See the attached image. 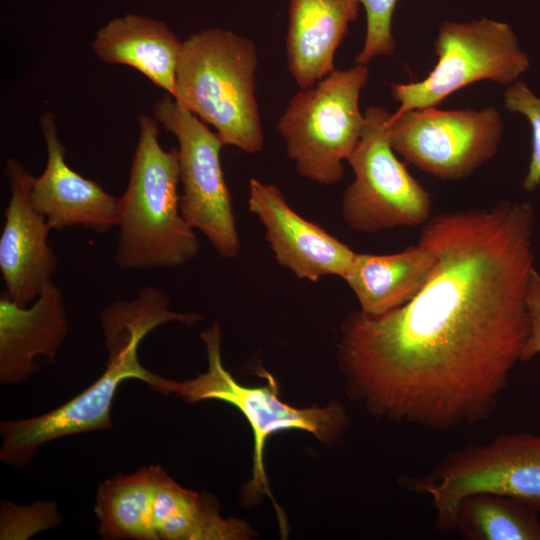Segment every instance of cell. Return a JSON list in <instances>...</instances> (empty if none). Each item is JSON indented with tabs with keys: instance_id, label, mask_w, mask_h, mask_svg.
<instances>
[{
	"instance_id": "cell-1",
	"label": "cell",
	"mask_w": 540,
	"mask_h": 540,
	"mask_svg": "<svg viewBox=\"0 0 540 540\" xmlns=\"http://www.w3.org/2000/svg\"><path fill=\"white\" fill-rule=\"evenodd\" d=\"M535 224L529 202L431 216L419 241L436 265L420 292L340 324L347 395L373 417L437 431L489 419L529 335Z\"/></svg>"
},
{
	"instance_id": "cell-2",
	"label": "cell",
	"mask_w": 540,
	"mask_h": 540,
	"mask_svg": "<svg viewBox=\"0 0 540 540\" xmlns=\"http://www.w3.org/2000/svg\"><path fill=\"white\" fill-rule=\"evenodd\" d=\"M169 305L168 295L151 285L138 289L133 299L107 304L99 316L108 354L102 374L77 396L47 413L2 421L1 461L23 468L30 464L40 446L50 441L110 429L112 402L124 380H141L154 391L169 395L173 380L146 369L140 363L138 347L151 331L163 324L180 322L191 326L203 319L201 314L177 312Z\"/></svg>"
},
{
	"instance_id": "cell-3",
	"label": "cell",
	"mask_w": 540,
	"mask_h": 540,
	"mask_svg": "<svg viewBox=\"0 0 540 540\" xmlns=\"http://www.w3.org/2000/svg\"><path fill=\"white\" fill-rule=\"evenodd\" d=\"M138 122L128 184L117 197L114 261L125 271L180 267L198 255L200 243L180 210L178 148L160 145L154 117L141 114Z\"/></svg>"
},
{
	"instance_id": "cell-4",
	"label": "cell",
	"mask_w": 540,
	"mask_h": 540,
	"mask_svg": "<svg viewBox=\"0 0 540 540\" xmlns=\"http://www.w3.org/2000/svg\"><path fill=\"white\" fill-rule=\"evenodd\" d=\"M182 42L172 98L212 125L224 145L250 154L262 151L254 43L218 27L201 30Z\"/></svg>"
},
{
	"instance_id": "cell-5",
	"label": "cell",
	"mask_w": 540,
	"mask_h": 540,
	"mask_svg": "<svg viewBox=\"0 0 540 540\" xmlns=\"http://www.w3.org/2000/svg\"><path fill=\"white\" fill-rule=\"evenodd\" d=\"M208 360L206 372L192 379L172 381L170 394L188 403L219 400L235 406L247 419L254 435L252 478L245 484L242 497L247 504L269 495L277 510L281 529L285 533L286 520L273 499L264 469V448L274 433L298 429L311 433L322 443L339 440L349 426V418L339 401L325 407L297 408L279 397L278 383L271 374L261 370L266 385L248 387L234 379L224 367L221 355V326L214 322L200 333Z\"/></svg>"
},
{
	"instance_id": "cell-6",
	"label": "cell",
	"mask_w": 540,
	"mask_h": 540,
	"mask_svg": "<svg viewBox=\"0 0 540 540\" xmlns=\"http://www.w3.org/2000/svg\"><path fill=\"white\" fill-rule=\"evenodd\" d=\"M368 75V65L363 64L334 70L289 101L276 128L301 177L320 185H333L343 178L344 161L366 124L359 98Z\"/></svg>"
},
{
	"instance_id": "cell-7",
	"label": "cell",
	"mask_w": 540,
	"mask_h": 540,
	"mask_svg": "<svg viewBox=\"0 0 540 540\" xmlns=\"http://www.w3.org/2000/svg\"><path fill=\"white\" fill-rule=\"evenodd\" d=\"M408 488L428 495L436 527L455 530L460 501L489 492L512 497L540 512V435L501 434L486 444H470L448 453L426 475L407 478Z\"/></svg>"
},
{
	"instance_id": "cell-8",
	"label": "cell",
	"mask_w": 540,
	"mask_h": 540,
	"mask_svg": "<svg viewBox=\"0 0 540 540\" xmlns=\"http://www.w3.org/2000/svg\"><path fill=\"white\" fill-rule=\"evenodd\" d=\"M437 62L421 81L391 83L395 114L437 107L448 96L478 81L510 85L529 69L528 54L507 23L482 18L444 21L434 41Z\"/></svg>"
},
{
	"instance_id": "cell-9",
	"label": "cell",
	"mask_w": 540,
	"mask_h": 540,
	"mask_svg": "<svg viewBox=\"0 0 540 540\" xmlns=\"http://www.w3.org/2000/svg\"><path fill=\"white\" fill-rule=\"evenodd\" d=\"M362 136L347 162L354 180L345 189L341 215L360 233L424 225L431 218L429 192L395 156L388 133L390 114L370 106Z\"/></svg>"
},
{
	"instance_id": "cell-10",
	"label": "cell",
	"mask_w": 540,
	"mask_h": 540,
	"mask_svg": "<svg viewBox=\"0 0 540 540\" xmlns=\"http://www.w3.org/2000/svg\"><path fill=\"white\" fill-rule=\"evenodd\" d=\"M153 117L178 142L180 210L188 225L202 233L225 259L236 258L241 241L220 153L224 143L196 115L165 94Z\"/></svg>"
},
{
	"instance_id": "cell-11",
	"label": "cell",
	"mask_w": 540,
	"mask_h": 540,
	"mask_svg": "<svg viewBox=\"0 0 540 540\" xmlns=\"http://www.w3.org/2000/svg\"><path fill=\"white\" fill-rule=\"evenodd\" d=\"M503 129L501 115L493 106L413 109L390 114L387 121L396 153L425 173L450 181L470 176L493 158Z\"/></svg>"
},
{
	"instance_id": "cell-12",
	"label": "cell",
	"mask_w": 540,
	"mask_h": 540,
	"mask_svg": "<svg viewBox=\"0 0 540 540\" xmlns=\"http://www.w3.org/2000/svg\"><path fill=\"white\" fill-rule=\"evenodd\" d=\"M248 209L262 224L277 263L298 279H343L349 271L356 252L297 213L277 186L250 179Z\"/></svg>"
},
{
	"instance_id": "cell-13",
	"label": "cell",
	"mask_w": 540,
	"mask_h": 540,
	"mask_svg": "<svg viewBox=\"0 0 540 540\" xmlns=\"http://www.w3.org/2000/svg\"><path fill=\"white\" fill-rule=\"evenodd\" d=\"M4 172L10 197L0 235V272L4 293L26 307L52 281L58 258L48 243L52 229L31 201L34 176L14 158L6 160Z\"/></svg>"
},
{
	"instance_id": "cell-14",
	"label": "cell",
	"mask_w": 540,
	"mask_h": 540,
	"mask_svg": "<svg viewBox=\"0 0 540 540\" xmlns=\"http://www.w3.org/2000/svg\"><path fill=\"white\" fill-rule=\"evenodd\" d=\"M47 151L44 171L34 177L31 187L33 207L52 230L80 226L106 233L117 224V197L101 185L73 170L65 160V147L55 116L44 113L39 120Z\"/></svg>"
},
{
	"instance_id": "cell-15",
	"label": "cell",
	"mask_w": 540,
	"mask_h": 540,
	"mask_svg": "<svg viewBox=\"0 0 540 540\" xmlns=\"http://www.w3.org/2000/svg\"><path fill=\"white\" fill-rule=\"evenodd\" d=\"M68 335L64 296L52 280L26 307L0 295V382L20 384L38 370L35 359L55 361Z\"/></svg>"
},
{
	"instance_id": "cell-16",
	"label": "cell",
	"mask_w": 540,
	"mask_h": 540,
	"mask_svg": "<svg viewBox=\"0 0 540 540\" xmlns=\"http://www.w3.org/2000/svg\"><path fill=\"white\" fill-rule=\"evenodd\" d=\"M360 5V0H289L286 58L300 89L335 70V52Z\"/></svg>"
},
{
	"instance_id": "cell-17",
	"label": "cell",
	"mask_w": 540,
	"mask_h": 540,
	"mask_svg": "<svg viewBox=\"0 0 540 540\" xmlns=\"http://www.w3.org/2000/svg\"><path fill=\"white\" fill-rule=\"evenodd\" d=\"M182 43L165 22L128 13L100 27L91 48L101 61L132 67L172 96Z\"/></svg>"
},
{
	"instance_id": "cell-18",
	"label": "cell",
	"mask_w": 540,
	"mask_h": 540,
	"mask_svg": "<svg viewBox=\"0 0 540 540\" xmlns=\"http://www.w3.org/2000/svg\"><path fill=\"white\" fill-rule=\"evenodd\" d=\"M436 265L434 251L418 240L392 254L356 253L343 278L360 309L382 315L413 299L429 280Z\"/></svg>"
},
{
	"instance_id": "cell-19",
	"label": "cell",
	"mask_w": 540,
	"mask_h": 540,
	"mask_svg": "<svg viewBox=\"0 0 540 540\" xmlns=\"http://www.w3.org/2000/svg\"><path fill=\"white\" fill-rule=\"evenodd\" d=\"M153 519L158 540H247L255 535L245 521L224 518L212 496L180 486L161 467Z\"/></svg>"
},
{
	"instance_id": "cell-20",
	"label": "cell",
	"mask_w": 540,
	"mask_h": 540,
	"mask_svg": "<svg viewBox=\"0 0 540 540\" xmlns=\"http://www.w3.org/2000/svg\"><path fill=\"white\" fill-rule=\"evenodd\" d=\"M159 469L150 465L100 483L94 512L103 539L158 540L153 504Z\"/></svg>"
},
{
	"instance_id": "cell-21",
	"label": "cell",
	"mask_w": 540,
	"mask_h": 540,
	"mask_svg": "<svg viewBox=\"0 0 540 540\" xmlns=\"http://www.w3.org/2000/svg\"><path fill=\"white\" fill-rule=\"evenodd\" d=\"M454 531L469 540H540V518L512 497L474 493L460 501Z\"/></svg>"
},
{
	"instance_id": "cell-22",
	"label": "cell",
	"mask_w": 540,
	"mask_h": 540,
	"mask_svg": "<svg viewBox=\"0 0 540 540\" xmlns=\"http://www.w3.org/2000/svg\"><path fill=\"white\" fill-rule=\"evenodd\" d=\"M61 523L62 515L54 502L37 501L29 505H18L8 500L1 502V540H27Z\"/></svg>"
},
{
	"instance_id": "cell-23",
	"label": "cell",
	"mask_w": 540,
	"mask_h": 540,
	"mask_svg": "<svg viewBox=\"0 0 540 540\" xmlns=\"http://www.w3.org/2000/svg\"><path fill=\"white\" fill-rule=\"evenodd\" d=\"M506 109L524 115L532 130V151L523 189L532 192L540 186V98L523 81L507 86L503 94Z\"/></svg>"
},
{
	"instance_id": "cell-24",
	"label": "cell",
	"mask_w": 540,
	"mask_h": 540,
	"mask_svg": "<svg viewBox=\"0 0 540 540\" xmlns=\"http://www.w3.org/2000/svg\"><path fill=\"white\" fill-rule=\"evenodd\" d=\"M397 1L360 0L366 12V34L363 48L355 58L356 64L368 65L377 56L393 53L392 18Z\"/></svg>"
},
{
	"instance_id": "cell-25",
	"label": "cell",
	"mask_w": 540,
	"mask_h": 540,
	"mask_svg": "<svg viewBox=\"0 0 540 540\" xmlns=\"http://www.w3.org/2000/svg\"><path fill=\"white\" fill-rule=\"evenodd\" d=\"M529 335L522 353L521 362L529 361L540 354V272L532 274L528 294Z\"/></svg>"
}]
</instances>
